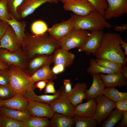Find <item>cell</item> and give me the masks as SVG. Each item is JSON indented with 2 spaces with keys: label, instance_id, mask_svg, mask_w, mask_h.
Instances as JSON below:
<instances>
[{
  "label": "cell",
  "instance_id": "1",
  "mask_svg": "<svg viewBox=\"0 0 127 127\" xmlns=\"http://www.w3.org/2000/svg\"><path fill=\"white\" fill-rule=\"evenodd\" d=\"M26 33L22 49L28 59L37 56L52 54L61 48L60 42L45 33L41 35Z\"/></svg>",
  "mask_w": 127,
  "mask_h": 127
},
{
  "label": "cell",
  "instance_id": "2",
  "mask_svg": "<svg viewBox=\"0 0 127 127\" xmlns=\"http://www.w3.org/2000/svg\"><path fill=\"white\" fill-rule=\"evenodd\" d=\"M121 39L118 33H104L100 47L95 55L96 58L107 59L127 65V58L120 44Z\"/></svg>",
  "mask_w": 127,
  "mask_h": 127
},
{
  "label": "cell",
  "instance_id": "3",
  "mask_svg": "<svg viewBox=\"0 0 127 127\" xmlns=\"http://www.w3.org/2000/svg\"><path fill=\"white\" fill-rule=\"evenodd\" d=\"M74 22V29L83 30L91 32L103 30L111 27L104 16L95 10L89 14L79 16L71 14Z\"/></svg>",
  "mask_w": 127,
  "mask_h": 127
},
{
  "label": "cell",
  "instance_id": "4",
  "mask_svg": "<svg viewBox=\"0 0 127 127\" xmlns=\"http://www.w3.org/2000/svg\"><path fill=\"white\" fill-rule=\"evenodd\" d=\"M8 69L9 86L14 94L19 93L22 94L27 90L34 89L35 83L31 76L23 69L17 66L12 65L10 66Z\"/></svg>",
  "mask_w": 127,
  "mask_h": 127
},
{
  "label": "cell",
  "instance_id": "5",
  "mask_svg": "<svg viewBox=\"0 0 127 127\" xmlns=\"http://www.w3.org/2000/svg\"><path fill=\"white\" fill-rule=\"evenodd\" d=\"M90 34L86 30L74 29L59 41L61 48L68 51L75 48H79L83 45Z\"/></svg>",
  "mask_w": 127,
  "mask_h": 127
},
{
  "label": "cell",
  "instance_id": "6",
  "mask_svg": "<svg viewBox=\"0 0 127 127\" xmlns=\"http://www.w3.org/2000/svg\"><path fill=\"white\" fill-rule=\"evenodd\" d=\"M96 104L93 118L97 122L98 126L107 118L113 109L115 108V103L109 99L103 94L95 99Z\"/></svg>",
  "mask_w": 127,
  "mask_h": 127
},
{
  "label": "cell",
  "instance_id": "7",
  "mask_svg": "<svg viewBox=\"0 0 127 127\" xmlns=\"http://www.w3.org/2000/svg\"><path fill=\"white\" fill-rule=\"evenodd\" d=\"M28 59L22 50L11 52L4 48H0V60L9 66H17L24 69Z\"/></svg>",
  "mask_w": 127,
  "mask_h": 127
},
{
  "label": "cell",
  "instance_id": "8",
  "mask_svg": "<svg viewBox=\"0 0 127 127\" xmlns=\"http://www.w3.org/2000/svg\"><path fill=\"white\" fill-rule=\"evenodd\" d=\"M63 8L79 16L87 15L95 10L87 0H63Z\"/></svg>",
  "mask_w": 127,
  "mask_h": 127
},
{
  "label": "cell",
  "instance_id": "9",
  "mask_svg": "<svg viewBox=\"0 0 127 127\" xmlns=\"http://www.w3.org/2000/svg\"><path fill=\"white\" fill-rule=\"evenodd\" d=\"M49 104L54 113H60L71 118L75 116V107L68 99L67 95L65 92L64 89L61 95Z\"/></svg>",
  "mask_w": 127,
  "mask_h": 127
},
{
  "label": "cell",
  "instance_id": "10",
  "mask_svg": "<svg viewBox=\"0 0 127 127\" xmlns=\"http://www.w3.org/2000/svg\"><path fill=\"white\" fill-rule=\"evenodd\" d=\"M104 33L103 30L92 31L82 46L79 48V52H85L87 55H95L99 48Z\"/></svg>",
  "mask_w": 127,
  "mask_h": 127
},
{
  "label": "cell",
  "instance_id": "11",
  "mask_svg": "<svg viewBox=\"0 0 127 127\" xmlns=\"http://www.w3.org/2000/svg\"><path fill=\"white\" fill-rule=\"evenodd\" d=\"M74 20L71 16L67 20L54 24L48 31L51 37L59 41L74 29Z\"/></svg>",
  "mask_w": 127,
  "mask_h": 127
},
{
  "label": "cell",
  "instance_id": "12",
  "mask_svg": "<svg viewBox=\"0 0 127 127\" xmlns=\"http://www.w3.org/2000/svg\"><path fill=\"white\" fill-rule=\"evenodd\" d=\"M108 4L104 16L107 19L122 16L127 13V0H106Z\"/></svg>",
  "mask_w": 127,
  "mask_h": 127
},
{
  "label": "cell",
  "instance_id": "13",
  "mask_svg": "<svg viewBox=\"0 0 127 127\" xmlns=\"http://www.w3.org/2000/svg\"><path fill=\"white\" fill-rule=\"evenodd\" d=\"M22 42L19 40L13 29L9 25L5 34L0 41V48L6 49L11 52L22 50Z\"/></svg>",
  "mask_w": 127,
  "mask_h": 127
},
{
  "label": "cell",
  "instance_id": "14",
  "mask_svg": "<svg viewBox=\"0 0 127 127\" xmlns=\"http://www.w3.org/2000/svg\"><path fill=\"white\" fill-rule=\"evenodd\" d=\"M32 116L47 117L51 119L54 112L49 104L29 100L26 108Z\"/></svg>",
  "mask_w": 127,
  "mask_h": 127
},
{
  "label": "cell",
  "instance_id": "15",
  "mask_svg": "<svg viewBox=\"0 0 127 127\" xmlns=\"http://www.w3.org/2000/svg\"><path fill=\"white\" fill-rule=\"evenodd\" d=\"M53 55H42L36 56L28 59L24 69L31 76L36 71L46 64L53 62Z\"/></svg>",
  "mask_w": 127,
  "mask_h": 127
},
{
  "label": "cell",
  "instance_id": "16",
  "mask_svg": "<svg viewBox=\"0 0 127 127\" xmlns=\"http://www.w3.org/2000/svg\"><path fill=\"white\" fill-rule=\"evenodd\" d=\"M47 2L54 3L53 0H25L17 9L19 20L32 14L37 8Z\"/></svg>",
  "mask_w": 127,
  "mask_h": 127
},
{
  "label": "cell",
  "instance_id": "17",
  "mask_svg": "<svg viewBox=\"0 0 127 127\" xmlns=\"http://www.w3.org/2000/svg\"><path fill=\"white\" fill-rule=\"evenodd\" d=\"M29 100L21 93H16L11 98L6 100L0 99V105L11 109L25 111Z\"/></svg>",
  "mask_w": 127,
  "mask_h": 127
},
{
  "label": "cell",
  "instance_id": "18",
  "mask_svg": "<svg viewBox=\"0 0 127 127\" xmlns=\"http://www.w3.org/2000/svg\"><path fill=\"white\" fill-rule=\"evenodd\" d=\"M87 86L84 82L77 83L67 95L68 98L72 105L75 107L82 103L84 99H86V90Z\"/></svg>",
  "mask_w": 127,
  "mask_h": 127
},
{
  "label": "cell",
  "instance_id": "19",
  "mask_svg": "<svg viewBox=\"0 0 127 127\" xmlns=\"http://www.w3.org/2000/svg\"><path fill=\"white\" fill-rule=\"evenodd\" d=\"M93 81L91 86L88 89L86 90V100L95 99L100 95L103 94L104 89L106 87L99 74L91 75Z\"/></svg>",
  "mask_w": 127,
  "mask_h": 127
},
{
  "label": "cell",
  "instance_id": "20",
  "mask_svg": "<svg viewBox=\"0 0 127 127\" xmlns=\"http://www.w3.org/2000/svg\"><path fill=\"white\" fill-rule=\"evenodd\" d=\"M64 89V87H62L60 90H57L56 94L53 95L45 94L37 95L32 89L27 90L22 94L25 98L29 100L37 101L49 104L61 95Z\"/></svg>",
  "mask_w": 127,
  "mask_h": 127
},
{
  "label": "cell",
  "instance_id": "21",
  "mask_svg": "<svg viewBox=\"0 0 127 127\" xmlns=\"http://www.w3.org/2000/svg\"><path fill=\"white\" fill-rule=\"evenodd\" d=\"M99 74L106 87H123L127 86V79L120 73Z\"/></svg>",
  "mask_w": 127,
  "mask_h": 127
},
{
  "label": "cell",
  "instance_id": "22",
  "mask_svg": "<svg viewBox=\"0 0 127 127\" xmlns=\"http://www.w3.org/2000/svg\"><path fill=\"white\" fill-rule=\"evenodd\" d=\"M54 53V65L61 64L65 67H68L73 64L75 57L74 53L60 48L57 49Z\"/></svg>",
  "mask_w": 127,
  "mask_h": 127
},
{
  "label": "cell",
  "instance_id": "23",
  "mask_svg": "<svg viewBox=\"0 0 127 127\" xmlns=\"http://www.w3.org/2000/svg\"><path fill=\"white\" fill-rule=\"evenodd\" d=\"M96 102L94 99L81 103L75 107V115L82 117L93 118L94 114Z\"/></svg>",
  "mask_w": 127,
  "mask_h": 127
},
{
  "label": "cell",
  "instance_id": "24",
  "mask_svg": "<svg viewBox=\"0 0 127 127\" xmlns=\"http://www.w3.org/2000/svg\"><path fill=\"white\" fill-rule=\"evenodd\" d=\"M0 114L14 119L25 122L32 116L27 111H23L10 109L1 106Z\"/></svg>",
  "mask_w": 127,
  "mask_h": 127
},
{
  "label": "cell",
  "instance_id": "25",
  "mask_svg": "<svg viewBox=\"0 0 127 127\" xmlns=\"http://www.w3.org/2000/svg\"><path fill=\"white\" fill-rule=\"evenodd\" d=\"M49 65L48 64L43 66L36 71L31 76L34 83L40 80H48L53 81L57 79L56 75L53 73Z\"/></svg>",
  "mask_w": 127,
  "mask_h": 127
},
{
  "label": "cell",
  "instance_id": "26",
  "mask_svg": "<svg viewBox=\"0 0 127 127\" xmlns=\"http://www.w3.org/2000/svg\"><path fill=\"white\" fill-rule=\"evenodd\" d=\"M50 127H71L74 124L72 118L54 113L50 119Z\"/></svg>",
  "mask_w": 127,
  "mask_h": 127
},
{
  "label": "cell",
  "instance_id": "27",
  "mask_svg": "<svg viewBox=\"0 0 127 127\" xmlns=\"http://www.w3.org/2000/svg\"><path fill=\"white\" fill-rule=\"evenodd\" d=\"M11 19L4 20L12 27L18 40L22 42L26 36L25 31L26 25V22L24 21H19L11 15Z\"/></svg>",
  "mask_w": 127,
  "mask_h": 127
},
{
  "label": "cell",
  "instance_id": "28",
  "mask_svg": "<svg viewBox=\"0 0 127 127\" xmlns=\"http://www.w3.org/2000/svg\"><path fill=\"white\" fill-rule=\"evenodd\" d=\"M49 119L45 117L32 116L24 122V127H50Z\"/></svg>",
  "mask_w": 127,
  "mask_h": 127
},
{
  "label": "cell",
  "instance_id": "29",
  "mask_svg": "<svg viewBox=\"0 0 127 127\" xmlns=\"http://www.w3.org/2000/svg\"><path fill=\"white\" fill-rule=\"evenodd\" d=\"M103 94L115 103L121 99L127 98V92H122L114 87H107L104 89Z\"/></svg>",
  "mask_w": 127,
  "mask_h": 127
},
{
  "label": "cell",
  "instance_id": "30",
  "mask_svg": "<svg viewBox=\"0 0 127 127\" xmlns=\"http://www.w3.org/2000/svg\"><path fill=\"white\" fill-rule=\"evenodd\" d=\"M87 71L88 73L91 75L100 73L109 74L117 73L99 65L96 62L95 59L93 58L90 60L89 66L87 69Z\"/></svg>",
  "mask_w": 127,
  "mask_h": 127
},
{
  "label": "cell",
  "instance_id": "31",
  "mask_svg": "<svg viewBox=\"0 0 127 127\" xmlns=\"http://www.w3.org/2000/svg\"><path fill=\"white\" fill-rule=\"evenodd\" d=\"M123 112L115 108L110 113L101 125L102 127H113L122 119Z\"/></svg>",
  "mask_w": 127,
  "mask_h": 127
},
{
  "label": "cell",
  "instance_id": "32",
  "mask_svg": "<svg viewBox=\"0 0 127 127\" xmlns=\"http://www.w3.org/2000/svg\"><path fill=\"white\" fill-rule=\"evenodd\" d=\"M76 127H97L96 121L93 118L82 117L75 115L72 118Z\"/></svg>",
  "mask_w": 127,
  "mask_h": 127
},
{
  "label": "cell",
  "instance_id": "33",
  "mask_svg": "<svg viewBox=\"0 0 127 127\" xmlns=\"http://www.w3.org/2000/svg\"><path fill=\"white\" fill-rule=\"evenodd\" d=\"M95 60L99 65L116 73H120L121 68L123 65L122 64L105 59L96 58Z\"/></svg>",
  "mask_w": 127,
  "mask_h": 127
},
{
  "label": "cell",
  "instance_id": "34",
  "mask_svg": "<svg viewBox=\"0 0 127 127\" xmlns=\"http://www.w3.org/2000/svg\"><path fill=\"white\" fill-rule=\"evenodd\" d=\"M1 127H24V122L0 115Z\"/></svg>",
  "mask_w": 127,
  "mask_h": 127
},
{
  "label": "cell",
  "instance_id": "35",
  "mask_svg": "<svg viewBox=\"0 0 127 127\" xmlns=\"http://www.w3.org/2000/svg\"><path fill=\"white\" fill-rule=\"evenodd\" d=\"M48 28L46 24L41 20H37L33 23L31 27V31L33 34L41 35L45 33Z\"/></svg>",
  "mask_w": 127,
  "mask_h": 127
},
{
  "label": "cell",
  "instance_id": "36",
  "mask_svg": "<svg viewBox=\"0 0 127 127\" xmlns=\"http://www.w3.org/2000/svg\"><path fill=\"white\" fill-rule=\"evenodd\" d=\"M25 0H7L8 10L12 16L17 20L19 19L17 12V9Z\"/></svg>",
  "mask_w": 127,
  "mask_h": 127
},
{
  "label": "cell",
  "instance_id": "37",
  "mask_svg": "<svg viewBox=\"0 0 127 127\" xmlns=\"http://www.w3.org/2000/svg\"><path fill=\"white\" fill-rule=\"evenodd\" d=\"M98 11L104 16L105 11L108 7L106 0H87Z\"/></svg>",
  "mask_w": 127,
  "mask_h": 127
},
{
  "label": "cell",
  "instance_id": "38",
  "mask_svg": "<svg viewBox=\"0 0 127 127\" xmlns=\"http://www.w3.org/2000/svg\"><path fill=\"white\" fill-rule=\"evenodd\" d=\"M7 0H0V19L9 20L11 19V14L7 7Z\"/></svg>",
  "mask_w": 127,
  "mask_h": 127
},
{
  "label": "cell",
  "instance_id": "39",
  "mask_svg": "<svg viewBox=\"0 0 127 127\" xmlns=\"http://www.w3.org/2000/svg\"><path fill=\"white\" fill-rule=\"evenodd\" d=\"M14 93L9 86L0 85V99L6 100L12 97Z\"/></svg>",
  "mask_w": 127,
  "mask_h": 127
},
{
  "label": "cell",
  "instance_id": "40",
  "mask_svg": "<svg viewBox=\"0 0 127 127\" xmlns=\"http://www.w3.org/2000/svg\"><path fill=\"white\" fill-rule=\"evenodd\" d=\"M9 75L8 69H0V85L9 86Z\"/></svg>",
  "mask_w": 127,
  "mask_h": 127
},
{
  "label": "cell",
  "instance_id": "41",
  "mask_svg": "<svg viewBox=\"0 0 127 127\" xmlns=\"http://www.w3.org/2000/svg\"><path fill=\"white\" fill-rule=\"evenodd\" d=\"M116 108L123 112L127 111V98L121 99L115 102Z\"/></svg>",
  "mask_w": 127,
  "mask_h": 127
},
{
  "label": "cell",
  "instance_id": "42",
  "mask_svg": "<svg viewBox=\"0 0 127 127\" xmlns=\"http://www.w3.org/2000/svg\"><path fill=\"white\" fill-rule=\"evenodd\" d=\"M54 83L52 80H49L44 88L45 94L51 93L53 95L56 93L57 90H56L54 87Z\"/></svg>",
  "mask_w": 127,
  "mask_h": 127
},
{
  "label": "cell",
  "instance_id": "43",
  "mask_svg": "<svg viewBox=\"0 0 127 127\" xmlns=\"http://www.w3.org/2000/svg\"><path fill=\"white\" fill-rule=\"evenodd\" d=\"M9 24L4 20L0 19V41L5 34Z\"/></svg>",
  "mask_w": 127,
  "mask_h": 127
},
{
  "label": "cell",
  "instance_id": "44",
  "mask_svg": "<svg viewBox=\"0 0 127 127\" xmlns=\"http://www.w3.org/2000/svg\"><path fill=\"white\" fill-rule=\"evenodd\" d=\"M63 85L64 91L68 95L72 88L71 80L70 79H64Z\"/></svg>",
  "mask_w": 127,
  "mask_h": 127
},
{
  "label": "cell",
  "instance_id": "45",
  "mask_svg": "<svg viewBox=\"0 0 127 127\" xmlns=\"http://www.w3.org/2000/svg\"><path fill=\"white\" fill-rule=\"evenodd\" d=\"M49 80H44L38 81L35 83V88H37L39 89L41 91L45 87L46 84Z\"/></svg>",
  "mask_w": 127,
  "mask_h": 127
},
{
  "label": "cell",
  "instance_id": "46",
  "mask_svg": "<svg viewBox=\"0 0 127 127\" xmlns=\"http://www.w3.org/2000/svg\"><path fill=\"white\" fill-rule=\"evenodd\" d=\"M122 119L121 122L118 124L117 127H125L127 126V111L123 112Z\"/></svg>",
  "mask_w": 127,
  "mask_h": 127
},
{
  "label": "cell",
  "instance_id": "47",
  "mask_svg": "<svg viewBox=\"0 0 127 127\" xmlns=\"http://www.w3.org/2000/svg\"><path fill=\"white\" fill-rule=\"evenodd\" d=\"M114 28L116 32H123L127 30V24H126L121 26H116Z\"/></svg>",
  "mask_w": 127,
  "mask_h": 127
},
{
  "label": "cell",
  "instance_id": "48",
  "mask_svg": "<svg viewBox=\"0 0 127 127\" xmlns=\"http://www.w3.org/2000/svg\"><path fill=\"white\" fill-rule=\"evenodd\" d=\"M120 44L121 47L124 50V53L126 56H127V43L121 39L120 41Z\"/></svg>",
  "mask_w": 127,
  "mask_h": 127
},
{
  "label": "cell",
  "instance_id": "49",
  "mask_svg": "<svg viewBox=\"0 0 127 127\" xmlns=\"http://www.w3.org/2000/svg\"><path fill=\"white\" fill-rule=\"evenodd\" d=\"M120 72L127 79V66L123 65L121 68Z\"/></svg>",
  "mask_w": 127,
  "mask_h": 127
},
{
  "label": "cell",
  "instance_id": "50",
  "mask_svg": "<svg viewBox=\"0 0 127 127\" xmlns=\"http://www.w3.org/2000/svg\"><path fill=\"white\" fill-rule=\"evenodd\" d=\"M9 66L5 62L0 60V69H8Z\"/></svg>",
  "mask_w": 127,
  "mask_h": 127
},
{
  "label": "cell",
  "instance_id": "51",
  "mask_svg": "<svg viewBox=\"0 0 127 127\" xmlns=\"http://www.w3.org/2000/svg\"><path fill=\"white\" fill-rule=\"evenodd\" d=\"M54 3L56 4H57L58 3V0H53Z\"/></svg>",
  "mask_w": 127,
  "mask_h": 127
},
{
  "label": "cell",
  "instance_id": "52",
  "mask_svg": "<svg viewBox=\"0 0 127 127\" xmlns=\"http://www.w3.org/2000/svg\"><path fill=\"white\" fill-rule=\"evenodd\" d=\"M1 106L0 105V127H1V124L0 123V107Z\"/></svg>",
  "mask_w": 127,
  "mask_h": 127
},
{
  "label": "cell",
  "instance_id": "53",
  "mask_svg": "<svg viewBox=\"0 0 127 127\" xmlns=\"http://www.w3.org/2000/svg\"><path fill=\"white\" fill-rule=\"evenodd\" d=\"M59 0V1H60L61 2H63V0Z\"/></svg>",
  "mask_w": 127,
  "mask_h": 127
},
{
  "label": "cell",
  "instance_id": "54",
  "mask_svg": "<svg viewBox=\"0 0 127 127\" xmlns=\"http://www.w3.org/2000/svg\"></svg>",
  "mask_w": 127,
  "mask_h": 127
}]
</instances>
